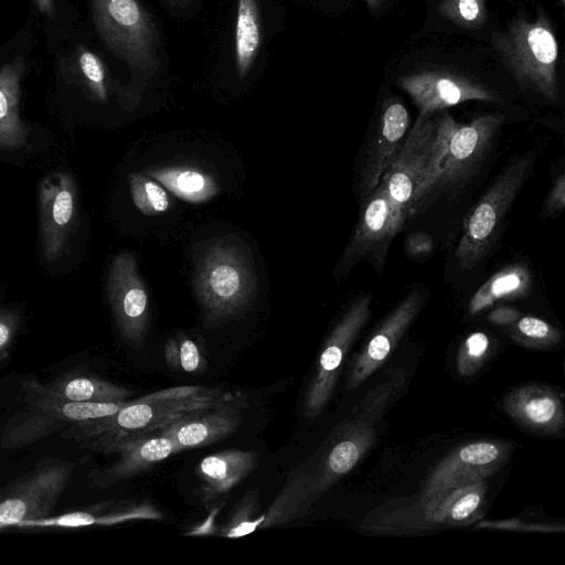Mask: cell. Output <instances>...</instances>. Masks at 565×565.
<instances>
[{"instance_id": "cell-1", "label": "cell", "mask_w": 565, "mask_h": 565, "mask_svg": "<svg viewBox=\"0 0 565 565\" xmlns=\"http://www.w3.org/2000/svg\"><path fill=\"white\" fill-rule=\"evenodd\" d=\"M239 396L238 393L199 385L168 387L129 399L111 416L73 424L63 430L62 437L92 451L106 454L124 438L162 429Z\"/></svg>"}, {"instance_id": "cell-2", "label": "cell", "mask_w": 565, "mask_h": 565, "mask_svg": "<svg viewBox=\"0 0 565 565\" xmlns=\"http://www.w3.org/2000/svg\"><path fill=\"white\" fill-rule=\"evenodd\" d=\"M455 120L445 114H419L380 181L386 188L397 216L404 222L419 201L437 183Z\"/></svg>"}, {"instance_id": "cell-3", "label": "cell", "mask_w": 565, "mask_h": 565, "mask_svg": "<svg viewBox=\"0 0 565 565\" xmlns=\"http://www.w3.org/2000/svg\"><path fill=\"white\" fill-rule=\"evenodd\" d=\"M492 44L520 88L557 100L558 44L544 11L534 21L514 19L505 30L493 33Z\"/></svg>"}, {"instance_id": "cell-4", "label": "cell", "mask_w": 565, "mask_h": 565, "mask_svg": "<svg viewBox=\"0 0 565 565\" xmlns=\"http://www.w3.org/2000/svg\"><path fill=\"white\" fill-rule=\"evenodd\" d=\"M195 264L194 289L207 322L226 321L248 307L256 281L238 246L216 241L203 250Z\"/></svg>"}, {"instance_id": "cell-5", "label": "cell", "mask_w": 565, "mask_h": 565, "mask_svg": "<svg viewBox=\"0 0 565 565\" xmlns=\"http://www.w3.org/2000/svg\"><path fill=\"white\" fill-rule=\"evenodd\" d=\"M534 159L535 153L529 151L510 164L467 215L456 249L461 269L473 268L490 249Z\"/></svg>"}, {"instance_id": "cell-6", "label": "cell", "mask_w": 565, "mask_h": 565, "mask_svg": "<svg viewBox=\"0 0 565 565\" xmlns=\"http://www.w3.org/2000/svg\"><path fill=\"white\" fill-rule=\"evenodd\" d=\"M96 29L106 45L131 67L152 73L159 65L156 25L139 0H92Z\"/></svg>"}, {"instance_id": "cell-7", "label": "cell", "mask_w": 565, "mask_h": 565, "mask_svg": "<svg viewBox=\"0 0 565 565\" xmlns=\"http://www.w3.org/2000/svg\"><path fill=\"white\" fill-rule=\"evenodd\" d=\"M34 403L29 412L21 414L8 425L2 435V445L15 448L38 441L68 426L119 412L129 399L121 402H70L29 392Z\"/></svg>"}, {"instance_id": "cell-8", "label": "cell", "mask_w": 565, "mask_h": 565, "mask_svg": "<svg viewBox=\"0 0 565 565\" xmlns=\"http://www.w3.org/2000/svg\"><path fill=\"white\" fill-rule=\"evenodd\" d=\"M372 296L358 297L337 322L320 352L308 385L303 409L308 418L317 417L328 404L350 347L371 318Z\"/></svg>"}, {"instance_id": "cell-9", "label": "cell", "mask_w": 565, "mask_h": 565, "mask_svg": "<svg viewBox=\"0 0 565 565\" xmlns=\"http://www.w3.org/2000/svg\"><path fill=\"white\" fill-rule=\"evenodd\" d=\"M74 466L57 463L34 470L0 498V529L47 518L72 478Z\"/></svg>"}, {"instance_id": "cell-10", "label": "cell", "mask_w": 565, "mask_h": 565, "mask_svg": "<svg viewBox=\"0 0 565 565\" xmlns=\"http://www.w3.org/2000/svg\"><path fill=\"white\" fill-rule=\"evenodd\" d=\"M512 451L502 440L466 444L445 457L429 476L420 500L426 501L450 489L486 480L499 470Z\"/></svg>"}, {"instance_id": "cell-11", "label": "cell", "mask_w": 565, "mask_h": 565, "mask_svg": "<svg viewBox=\"0 0 565 565\" xmlns=\"http://www.w3.org/2000/svg\"><path fill=\"white\" fill-rule=\"evenodd\" d=\"M108 297L118 330L131 347L140 348L149 324V297L135 257L118 254L108 275Z\"/></svg>"}, {"instance_id": "cell-12", "label": "cell", "mask_w": 565, "mask_h": 565, "mask_svg": "<svg viewBox=\"0 0 565 565\" xmlns=\"http://www.w3.org/2000/svg\"><path fill=\"white\" fill-rule=\"evenodd\" d=\"M385 407L374 401H362L356 416L347 424L329 449L315 475L318 498L341 477L351 471L375 441V425Z\"/></svg>"}, {"instance_id": "cell-13", "label": "cell", "mask_w": 565, "mask_h": 565, "mask_svg": "<svg viewBox=\"0 0 565 565\" xmlns=\"http://www.w3.org/2000/svg\"><path fill=\"white\" fill-rule=\"evenodd\" d=\"M503 121V115L486 114L469 124L455 122L436 184H458L469 180L479 169Z\"/></svg>"}, {"instance_id": "cell-14", "label": "cell", "mask_w": 565, "mask_h": 565, "mask_svg": "<svg viewBox=\"0 0 565 565\" xmlns=\"http://www.w3.org/2000/svg\"><path fill=\"white\" fill-rule=\"evenodd\" d=\"M40 231L43 256L47 262L63 252L76 213V186L68 173L45 177L40 184Z\"/></svg>"}, {"instance_id": "cell-15", "label": "cell", "mask_w": 565, "mask_h": 565, "mask_svg": "<svg viewBox=\"0 0 565 565\" xmlns=\"http://www.w3.org/2000/svg\"><path fill=\"white\" fill-rule=\"evenodd\" d=\"M398 84L417 105L419 114H434L469 100L500 99L481 84L448 72L414 73L399 78Z\"/></svg>"}, {"instance_id": "cell-16", "label": "cell", "mask_w": 565, "mask_h": 565, "mask_svg": "<svg viewBox=\"0 0 565 565\" xmlns=\"http://www.w3.org/2000/svg\"><path fill=\"white\" fill-rule=\"evenodd\" d=\"M422 306L418 290L409 292L374 331L355 356L348 387L355 388L381 367L417 317Z\"/></svg>"}, {"instance_id": "cell-17", "label": "cell", "mask_w": 565, "mask_h": 565, "mask_svg": "<svg viewBox=\"0 0 565 565\" xmlns=\"http://www.w3.org/2000/svg\"><path fill=\"white\" fill-rule=\"evenodd\" d=\"M118 454L107 469L92 477L99 487H108L138 475L179 452L175 444L162 429L129 436L113 445L106 454Z\"/></svg>"}, {"instance_id": "cell-18", "label": "cell", "mask_w": 565, "mask_h": 565, "mask_svg": "<svg viewBox=\"0 0 565 565\" xmlns=\"http://www.w3.org/2000/svg\"><path fill=\"white\" fill-rule=\"evenodd\" d=\"M245 406L243 397L239 396L168 425L162 431L171 437L178 451L211 445L238 428Z\"/></svg>"}, {"instance_id": "cell-19", "label": "cell", "mask_w": 565, "mask_h": 565, "mask_svg": "<svg viewBox=\"0 0 565 565\" xmlns=\"http://www.w3.org/2000/svg\"><path fill=\"white\" fill-rule=\"evenodd\" d=\"M502 407L515 423L539 434H556L564 426L562 398L548 386L516 387L503 397Z\"/></svg>"}, {"instance_id": "cell-20", "label": "cell", "mask_w": 565, "mask_h": 565, "mask_svg": "<svg viewBox=\"0 0 565 565\" xmlns=\"http://www.w3.org/2000/svg\"><path fill=\"white\" fill-rule=\"evenodd\" d=\"M408 113L398 100L385 102L375 135L370 143L361 179V198L366 199L380 180L403 141Z\"/></svg>"}, {"instance_id": "cell-21", "label": "cell", "mask_w": 565, "mask_h": 565, "mask_svg": "<svg viewBox=\"0 0 565 565\" xmlns=\"http://www.w3.org/2000/svg\"><path fill=\"white\" fill-rule=\"evenodd\" d=\"M486 480L456 487L423 501L426 521L431 525H465L479 518L487 494Z\"/></svg>"}, {"instance_id": "cell-22", "label": "cell", "mask_w": 565, "mask_h": 565, "mask_svg": "<svg viewBox=\"0 0 565 565\" xmlns=\"http://www.w3.org/2000/svg\"><path fill=\"white\" fill-rule=\"evenodd\" d=\"M363 203L353 241L348 249L349 254L364 253L384 239H388L404 223L395 213L382 181L363 200Z\"/></svg>"}, {"instance_id": "cell-23", "label": "cell", "mask_w": 565, "mask_h": 565, "mask_svg": "<svg viewBox=\"0 0 565 565\" xmlns=\"http://www.w3.org/2000/svg\"><path fill=\"white\" fill-rule=\"evenodd\" d=\"M26 385L29 392L70 402H121L134 394L129 388L84 374H66L46 385L36 381Z\"/></svg>"}, {"instance_id": "cell-24", "label": "cell", "mask_w": 565, "mask_h": 565, "mask_svg": "<svg viewBox=\"0 0 565 565\" xmlns=\"http://www.w3.org/2000/svg\"><path fill=\"white\" fill-rule=\"evenodd\" d=\"M257 459L256 452L238 449L204 457L198 466L204 500L216 498L236 487L254 470Z\"/></svg>"}, {"instance_id": "cell-25", "label": "cell", "mask_w": 565, "mask_h": 565, "mask_svg": "<svg viewBox=\"0 0 565 565\" xmlns=\"http://www.w3.org/2000/svg\"><path fill=\"white\" fill-rule=\"evenodd\" d=\"M24 71L21 60L0 68V148L17 149L26 139L28 129L19 115L20 82Z\"/></svg>"}, {"instance_id": "cell-26", "label": "cell", "mask_w": 565, "mask_h": 565, "mask_svg": "<svg viewBox=\"0 0 565 565\" xmlns=\"http://www.w3.org/2000/svg\"><path fill=\"white\" fill-rule=\"evenodd\" d=\"M315 499V475L307 470L298 471L291 476L267 513L255 519V526L268 529L289 522L303 514Z\"/></svg>"}, {"instance_id": "cell-27", "label": "cell", "mask_w": 565, "mask_h": 565, "mask_svg": "<svg viewBox=\"0 0 565 565\" xmlns=\"http://www.w3.org/2000/svg\"><path fill=\"white\" fill-rule=\"evenodd\" d=\"M148 173L175 196L190 203L206 202L218 192L213 177L193 167H161L150 170Z\"/></svg>"}, {"instance_id": "cell-28", "label": "cell", "mask_w": 565, "mask_h": 565, "mask_svg": "<svg viewBox=\"0 0 565 565\" xmlns=\"http://www.w3.org/2000/svg\"><path fill=\"white\" fill-rule=\"evenodd\" d=\"M531 287V275L526 267L512 265L490 277L472 296L469 313L477 315L501 300H513L525 296Z\"/></svg>"}, {"instance_id": "cell-29", "label": "cell", "mask_w": 565, "mask_h": 565, "mask_svg": "<svg viewBox=\"0 0 565 565\" xmlns=\"http://www.w3.org/2000/svg\"><path fill=\"white\" fill-rule=\"evenodd\" d=\"M262 41L260 15L257 0H238L235 21V68L239 79L249 73Z\"/></svg>"}, {"instance_id": "cell-30", "label": "cell", "mask_w": 565, "mask_h": 565, "mask_svg": "<svg viewBox=\"0 0 565 565\" xmlns=\"http://www.w3.org/2000/svg\"><path fill=\"white\" fill-rule=\"evenodd\" d=\"M160 512L150 503L129 505L105 515H95L88 512H73L57 518H44L29 522L26 526H84L110 525L130 520L160 519Z\"/></svg>"}, {"instance_id": "cell-31", "label": "cell", "mask_w": 565, "mask_h": 565, "mask_svg": "<svg viewBox=\"0 0 565 565\" xmlns=\"http://www.w3.org/2000/svg\"><path fill=\"white\" fill-rule=\"evenodd\" d=\"M508 327V333L512 340L527 348L548 349L557 345L562 340L557 328L533 316L520 317Z\"/></svg>"}, {"instance_id": "cell-32", "label": "cell", "mask_w": 565, "mask_h": 565, "mask_svg": "<svg viewBox=\"0 0 565 565\" xmlns=\"http://www.w3.org/2000/svg\"><path fill=\"white\" fill-rule=\"evenodd\" d=\"M128 181L132 201L142 214L157 215L169 210V196L159 183L136 172L129 174Z\"/></svg>"}, {"instance_id": "cell-33", "label": "cell", "mask_w": 565, "mask_h": 565, "mask_svg": "<svg viewBox=\"0 0 565 565\" xmlns=\"http://www.w3.org/2000/svg\"><path fill=\"white\" fill-rule=\"evenodd\" d=\"M164 359L171 370L201 373L206 362L196 343L185 335L170 338L164 348Z\"/></svg>"}, {"instance_id": "cell-34", "label": "cell", "mask_w": 565, "mask_h": 565, "mask_svg": "<svg viewBox=\"0 0 565 565\" xmlns=\"http://www.w3.org/2000/svg\"><path fill=\"white\" fill-rule=\"evenodd\" d=\"M438 12L445 19L469 29L479 28L487 20L484 0H441Z\"/></svg>"}, {"instance_id": "cell-35", "label": "cell", "mask_w": 565, "mask_h": 565, "mask_svg": "<svg viewBox=\"0 0 565 565\" xmlns=\"http://www.w3.org/2000/svg\"><path fill=\"white\" fill-rule=\"evenodd\" d=\"M490 352L489 337L483 332L469 334L461 343L457 355V372L461 376L476 374Z\"/></svg>"}, {"instance_id": "cell-36", "label": "cell", "mask_w": 565, "mask_h": 565, "mask_svg": "<svg viewBox=\"0 0 565 565\" xmlns=\"http://www.w3.org/2000/svg\"><path fill=\"white\" fill-rule=\"evenodd\" d=\"M78 65L94 96L99 100H106V72L100 58L92 51L82 49Z\"/></svg>"}, {"instance_id": "cell-37", "label": "cell", "mask_w": 565, "mask_h": 565, "mask_svg": "<svg viewBox=\"0 0 565 565\" xmlns=\"http://www.w3.org/2000/svg\"><path fill=\"white\" fill-rule=\"evenodd\" d=\"M20 324L15 310L0 309V362L6 359Z\"/></svg>"}, {"instance_id": "cell-38", "label": "cell", "mask_w": 565, "mask_h": 565, "mask_svg": "<svg viewBox=\"0 0 565 565\" xmlns=\"http://www.w3.org/2000/svg\"><path fill=\"white\" fill-rule=\"evenodd\" d=\"M479 527H489L498 530H525V531H557L555 526L543 525V524H525L518 520H504V521H487L478 524Z\"/></svg>"}, {"instance_id": "cell-39", "label": "cell", "mask_w": 565, "mask_h": 565, "mask_svg": "<svg viewBox=\"0 0 565 565\" xmlns=\"http://www.w3.org/2000/svg\"><path fill=\"white\" fill-rule=\"evenodd\" d=\"M565 206V178L559 174L556 179L554 186L546 200L545 209L551 214H558Z\"/></svg>"}, {"instance_id": "cell-40", "label": "cell", "mask_w": 565, "mask_h": 565, "mask_svg": "<svg viewBox=\"0 0 565 565\" xmlns=\"http://www.w3.org/2000/svg\"><path fill=\"white\" fill-rule=\"evenodd\" d=\"M520 318V312L508 306H500L493 309L489 316L488 320L497 326H510L514 323Z\"/></svg>"}, {"instance_id": "cell-41", "label": "cell", "mask_w": 565, "mask_h": 565, "mask_svg": "<svg viewBox=\"0 0 565 565\" xmlns=\"http://www.w3.org/2000/svg\"><path fill=\"white\" fill-rule=\"evenodd\" d=\"M406 246L409 254L418 256L429 253L433 248V242L425 233H413L408 237Z\"/></svg>"}, {"instance_id": "cell-42", "label": "cell", "mask_w": 565, "mask_h": 565, "mask_svg": "<svg viewBox=\"0 0 565 565\" xmlns=\"http://www.w3.org/2000/svg\"><path fill=\"white\" fill-rule=\"evenodd\" d=\"M36 4H38L39 9L41 10V12H43L44 14H46L49 17L54 15L53 0H36Z\"/></svg>"}, {"instance_id": "cell-43", "label": "cell", "mask_w": 565, "mask_h": 565, "mask_svg": "<svg viewBox=\"0 0 565 565\" xmlns=\"http://www.w3.org/2000/svg\"><path fill=\"white\" fill-rule=\"evenodd\" d=\"M365 3L367 4V7L372 10V11H375L377 10L385 0H364Z\"/></svg>"}, {"instance_id": "cell-44", "label": "cell", "mask_w": 565, "mask_h": 565, "mask_svg": "<svg viewBox=\"0 0 565 565\" xmlns=\"http://www.w3.org/2000/svg\"><path fill=\"white\" fill-rule=\"evenodd\" d=\"M171 6L184 7L190 0H168Z\"/></svg>"}, {"instance_id": "cell-45", "label": "cell", "mask_w": 565, "mask_h": 565, "mask_svg": "<svg viewBox=\"0 0 565 565\" xmlns=\"http://www.w3.org/2000/svg\"><path fill=\"white\" fill-rule=\"evenodd\" d=\"M562 3H564V0H559Z\"/></svg>"}]
</instances>
